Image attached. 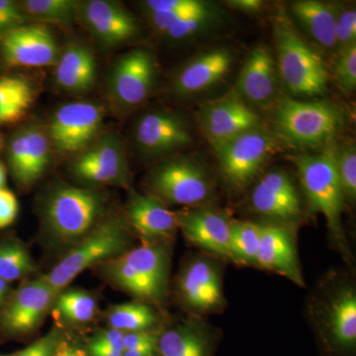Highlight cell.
<instances>
[{"mask_svg":"<svg viewBox=\"0 0 356 356\" xmlns=\"http://www.w3.org/2000/svg\"><path fill=\"white\" fill-rule=\"evenodd\" d=\"M273 33L281 83L299 97L322 95L330 76L323 58L306 43L284 13L274 18Z\"/></svg>","mask_w":356,"mask_h":356,"instance_id":"6da1fadb","label":"cell"},{"mask_svg":"<svg viewBox=\"0 0 356 356\" xmlns=\"http://www.w3.org/2000/svg\"><path fill=\"white\" fill-rule=\"evenodd\" d=\"M76 243L51 273L43 276L58 294L86 269L128 252L131 238L126 222L111 217L98 222Z\"/></svg>","mask_w":356,"mask_h":356,"instance_id":"7a4b0ae2","label":"cell"},{"mask_svg":"<svg viewBox=\"0 0 356 356\" xmlns=\"http://www.w3.org/2000/svg\"><path fill=\"white\" fill-rule=\"evenodd\" d=\"M343 125V114L330 102L286 98L278 103L274 112L278 135L296 146H325Z\"/></svg>","mask_w":356,"mask_h":356,"instance_id":"3957f363","label":"cell"},{"mask_svg":"<svg viewBox=\"0 0 356 356\" xmlns=\"http://www.w3.org/2000/svg\"><path fill=\"white\" fill-rule=\"evenodd\" d=\"M105 273L131 294L159 301L165 296L168 283V250L161 242L147 243L106 262Z\"/></svg>","mask_w":356,"mask_h":356,"instance_id":"277c9868","label":"cell"},{"mask_svg":"<svg viewBox=\"0 0 356 356\" xmlns=\"http://www.w3.org/2000/svg\"><path fill=\"white\" fill-rule=\"evenodd\" d=\"M292 161L312 209L325 217L327 228L337 240L343 238L341 219L344 197L334 149H327L317 154H297Z\"/></svg>","mask_w":356,"mask_h":356,"instance_id":"5b68a950","label":"cell"},{"mask_svg":"<svg viewBox=\"0 0 356 356\" xmlns=\"http://www.w3.org/2000/svg\"><path fill=\"white\" fill-rule=\"evenodd\" d=\"M104 197L93 189L64 186L51 194L44 222L58 241L76 243L96 226L104 209Z\"/></svg>","mask_w":356,"mask_h":356,"instance_id":"8992f818","label":"cell"},{"mask_svg":"<svg viewBox=\"0 0 356 356\" xmlns=\"http://www.w3.org/2000/svg\"><path fill=\"white\" fill-rule=\"evenodd\" d=\"M158 69L156 58L147 49H133L115 62L107 91L112 105L120 111L136 108L151 95Z\"/></svg>","mask_w":356,"mask_h":356,"instance_id":"52a82bcc","label":"cell"},{"mask_svg":"<svg viewBox=\"0 0 356 356\" xmlns=\"http://www.w3.org/2000/svg\"><path fill=\"white\" fill-rule=\"evenodd\" d=\"M274 149V140L261 126L215 147L222 175L229 184L243 187L261 170Z\"/></svg>","mask_w":356,"mask_h":356,"instance_id":"ba28073f","label":"cell"},{"mask_svg":"<svg viewBox=\"0 0 356 356\" xmlns=\"http://www.w3.org/2000/svg\"><path fill=\"white\" fill-rule=\"evenodd\" d=\"M151 186L161 201L179 206H195L212 194L205 170L186 159H177L158 166L152 173Z\"/></svg>","mask_w":356,"mask_h":356,"instance_id":"9c48e42d","label":"cell"},{"mask_svg":"<svg viewBox=\"0 0 356 356\" xmlns=\"http://www.w3.org/2000/svg\"><path fill=\"white\" fill-rule=\"evenodd\" d=\"M105 112L93 102L67 103L56 110L49 127L51 146L63 154L83 152L93 144L102 127Z\"/></svg>","mask_w":356,"mask_h":356,"instance_id":"30bf717a","label":"cell"},{"mask_svg":"<svg viewBox=\"0 0 356 356\" xmlns=\"http://www.w3.org/2000/svg\"><path fill=\"white\" fill-rule=\"evenodd\" d=\"M0 56L8 67H40L57 64L60 50L48 26L35 23L1 34Z\"/></svg>","mask_w":356,"mask_h":356,"instance_id":"8fae6325","label":"cell"},{"mask_svg":"<svg viewBox=\"0 0 356 356\" xmlns=\"http://www.w3.org/2000/svg\"><path fill=\"white\" fill-rule=\"evenodd\" d=\"M58 295L43 277L21 285L0 308V331L7 336L34 332Z\"/></svg>","mask_w":356,"mask_h":356,"instance_id":"7c38bea8","label":"cell"},{"mask_svg":"<svg viewBox=\"0 0 356 356\" xmlns=\"http://www.w3.org/2000/svg\"><path fill=\"white\" fill-rule=\"evenodd\" d=\"M198 122L213 149L261 126L259 117L238 95L204 105L199 110Z\"/></svg>","mask_w":356,"mask_h":356,"instance_id":"4fadbf2b","label":"cell"},{"mask_svg":"<svg viewBox=\"0 0 356 356\" xmlns=\"http://www.w3.org/2000/svg\"><path fill=\"white\" fill-rule=\"evenodd\" d=\"M72 172L88 184L127 185L130 181L125 149L115 136L103 138L81 152Z\"/></svg>","mask_w":356,"mask_h":356,"instance_id":"5bb4252c","label":"cell"},{"mask_svg":"<svg viewBox=\"0 0 356 356\" xmlns=\"http://www.w3.org/2000/svg\"><path fill=\"white\" fill-rule=\"evenodd\" d=\"M315 322L321 334L341 350H350L356 344V292L341 283L318 304Z\"/></svg>","mask_w":356,"mask_h":356,"instance_id":"9a60e30c","label":"cell"},{"mask_svg":"<svg viewBox=\"0 0 356 356\" xmlns=\"http://www.w3.org/2000/svg\"><path fill=\"white\" fill-rule=\"evenodd\" d=\"M51 151L48 133L38 126H27L14 134L7 154L15 181L24 187L35 184L50 165Z\"/></svg>","mask_w":356,"mask_h":356,"instance_id":"2e32d148","label":"cell"},{"mask_svg":"<svg viewBox=\"0 0 356 356\" xmlns=\"http://www.w3.org/2000/svg\"><path fill=\"white\" fill-rule=\"evenodd\" d=\"M79 13L96 41L106 48L130 41L140 31L137 19L117 2L90 0L79 4Z\"/></svg>","mask_w":356,"mask_h":356,"instance_id":"e0dca14e","label":"cell"},{"mask_svg":"<svg viewBox=\"0 0 356 356\" xmlns=\"http://www.w3.org/2000/svg\"><path fill=\"white\" fill-rule=\"evenodd\" d=\"M135 140L143 153L161 156L188 146L192 137L186 122L179 115L170 111H152L138 122Z\"/></svg>","mask_w":356,"mask_h":356,"instance_id":"ac0fdd59","label":"cell"},{"mask_svg":"<svg viewBox=\"0 0 356 356\" xmlns=\"http://www.w3.org/2000/svg\"><path fill=\"white\" fill-rule=\"evenodd\" d=\"M252 206L262 216L290 222L301 215V200L294 182L286 172L273 170L255 185Z\"/></svg>","mask_w":356,"mask_h":356,"instance_id":"d6986e66","label":"cell"},{"mask_svg":"<svg viewBox=\"0 0 356 356\" xmlns=\"http://www.w3.org/2000/svg\"><path fill=\"white\" fill-rule=\"evenodd\" d=\"M280 79L277 65L268 47H255L243 65L236 92L241 99L255 105H267L277 95Z\"/></svg>","mask_w":356,"mask_h":356,"instance_id":"ffe728a7","label":"cell"},{"mask_svg":"<svg viewBox=\"0 0 356 356\" xmlns=\"http://www.w3.org/2000/svg\"><path fill=\"white\" fill-rule=\"evenodd\" d=\"M178 291L185 305L199 313L217 311L224 305L219 271L207 259H195L185 267Z\"/></svg>","mask_w":356,"mask_h":356,"instance_id":"44dd1931","label":"cell"},{"mask_svg":"<svg viewBox=\"0 0 356 356\" xmlns=\"http://www.w3.org/2000/svg\"><path fill=\"white\" fill-rule=\"evenodd\" d=\"M233 60V53L226 48L199 54L175 74L173 91L178 95H191L212 88L229 74Z\"/></svg>","mask_w":356,"mask_h":356,"instance_id":"7402d4cb","label":"cell"},{"mask_svg":"<svg viewBox=\"0 0 356 356\" xmlns=\"http://www.w3.org/2000/svg\"><path fill=\"white\" fill-rule=\"evenodd\" d=\"M177 228L185 238L211 254L231 259V222L210 209H194L177 213Z\"/></svg>","mask_w":356,"mask_h":356,"instance_id":"603a6c76","label":"cell"},{"mask_svg":"<svg viewBox=\"0 0 356 356\" xmlns=\"http://www.w3.org/2000/svg\"><path fill=\"white\" fill-rule=\"evenodd\" d=\"M255 266L280 274L304 286L298 254L291 232L282 226H261V243Z\"/></svg>","mask_w":356,"mask_h":356,"instance_id":"cb8c5ba5","label":"cell"},{"mask_svg":"<svg viewBox=\"0 0 356 356\" xmlns=\"http://www.w3.org/2000/svg\"><path fill=\"white\" fill-rule=\"evenodd\" d=\"M127 214L131 226L149 243L170 238L177 229V213L168 210L156 196L134 194Z\"/></svg>","mask_w":356,"mask_h":356,"instance_id":"d4e9b609","label":"cell"},{"mask_svg":"<svg viewBox=\"0 0 356 356\" xmlns=\"http://www.w3.org/2000/svg\"><path fill=\"white\" fill-rule=\"evenodd\" d=\"M97 63L93 51L83 44H72L60 53L56 64V83L60 88L81 95L95 86Z\"/></svg>","mask_w":356,"mask_h":356,"instance_id":"484cf974","label":"cell"},{"mask_svg":"<svg viewBox=\"0 0 356 356\" xmlns=\"http://www.w3.org/2000/svg\"><path fill=\"white\" fill-rule=\"evenodd\" d=\"M336 6L317 0H300L291 4V14L307 34L325 49L337 48Z\"/></svg>","mask_w":356,"mask_h":356,"instance_id":"4316f807","label":"cell"},{"mask_svg":"<svg viewBox=\"0 0 356 356\" xmlns=\"http://www.w3.org/2000/svg\"><path fill=\"white\" fill-rule=\"evenodd\" d=\"M161 356H211L209 336L202 325L185 323L159 334Z\"/></svg>","mask_w":356,"mask_h":356,"instance_id":"83f0119b","label":"cell"},{"mask_svg":"<svg viewBox=\"0 0 356 356\" xmlns=\"http://www.w3.org/2000/svg\"><path fill=\"white\" fill-rule=\"evenodd\" d=\"M34 84L19 74L0 76V126L20 121L35 100Z\"/></svg>","mask_w":356,"mask_h":356,"instance_id":"f1b7e54d","label":"cell"},{"mask_svg":"<svg viewBox=\"0 0 356 356\" xmlns=\"http://www.w3.org/2000/svg\"><path fill=\"white\" fill-rule=\"evenodd\" d=\"M143 6L152 26L161 35H165L184 16L205 10L213 6L201 0H147Z\"/></svg>","mask_w":356,"mask_h":356,"instance_id":"f546056e","label":"cell"},{"mask_svg":"<svg viewBox=\"0 0 356 356\" xmlns=\"http://www.w3.org/2000/svg\"><path fill=\"white\" fill-rule=\"evenodd\" d=\"M156 313L143 302H129L112 307L108 313L111 329L126 332L152 331L156 324Z\"/></svg>","mask_w":356,"mask_h":356,"instance_id":"4dcf8cb0","label":"cell"},{"mask_svg":"<svg viewBox=\"0 0 356 356\" xmlns=\"http://www.w3.org/2000/svg\"><path fill=\"white\" fill-rule=\"evenodd\" d=\"M20 6L28 18L39 22L69 26L79 14V4L72 0H27Z\"/></svg>","mask_w":356,"mask_h":356,"instance_id":"1f68e13d","label":"cell"},{"mask_svg":"<svg viewBox=\"0 0 356 356\" xmlns=\"http://www.w3.org/2000/svg\"><path fill=\"white\" fill-rule=\"evenodd\" d=\"M259 243L261 225L250 222H231L229 252L232 261L255 266Z\"/></svg>","mask_w":356,"mask_h":356,"instance_id":"d6a6232c","label":"cell"},{"mask_svg":"<svg viewBox=\"0 0 356 356\" xmlns=\"http://www.w3.org/2000/svg\"><path fill=\"white\" fill-rule=\"evenodd\" d=\"M35 270V264L27 248L18 241L0 243V278L10 283Z\"/></svg>","mask_w":356,"mask_h":356,"instance_id":"836d02e7","label":"cell"},{"mask_svg":"<svg viewBox=\"0 0 356 356\" xmlns=\"http://www.w3.org/2000/svg\"><path fill=\"white\" fill-rule=\"evenodd\" d=\"M56 310L72 323H88L95 316L96 301L89 293L81 290L60 292L56 299Z\"/></svg>","mask_w":356,"mask_h":356,"instance_id":"e575fe53","label":"cell"},{"mask_svg":"<svg viewBox=\"0 0 356 356\" xmlns=\"http://www.w3.org/2000/svg\"><path fill=\"white\" fill-rule=\"evenodd\" d=\"M337 175L343 189L344 200L355 204L356 199V149L348 143L334 151Z\"/></svg>","mask_w":356,"mask_h":356,"instance_id":"d590c367","label":"cell"},{"mask_svg":"<svg viewBox=\"0 0 356 356\" xmlns=\"http://www.w3.org/2000/svg\"><path fill=\"white\" fill-rule=\"evenodd\" d=\"M218 13L214 6H211L205 10L189 14L184 18L177 21L165 33V36L172 41H182L203 31L205 28L209 27L215 20H217Z\"/></svg>","mask_w":356,"mask_h":356,"instance_id":"8d00e7d4","label":"cell"},{"mask_svg":"<svg viewBox=\"0 0 356 356\" xmlns=\"http://www.w3.org/2000/svg\"><path fill=\"white\" fill-rule=\"evenodd\" d=\"M332 76L337 86L343 90H355L356 43L339 50L332 67Z\"/></svg>","mask_w":356,"mask_h":356,"instance_id":"74e56055","label":"cell"},{"mask_svg":"<svg viewBox=\"0 0 356 356\" xmlns=\"http://www.w3.org/2000/svg\"><path fill=\"white\" fill-rule=\"evenodd\" d=\"M337 51L356 43V11L346 8L337 13L336 26Z\"/></svg>","mask_w":356,"mask_h":356,"instance_id":"f35d334b","label":"cell"},{"mask_svg":"<svg viewBox=\"0 0 356 356\" xmlns=\"http://www.w3.org/2000/svg\"><path fill=\"white\" fill-rule=\"evenodd\" d=\"M64 337L62 332L54 329L24 350L8 356H53Z\"/></svg>","mask_w":356,"mask_h":356,"instance_id":"ab89813d","label":"cell"},{"mask_svg":"<svg viewBox=\"0 0 356 356\" xmlns=\"http://www.w3.org/2000/svg\"><path fill=\"white\" fill-rule=\"evenodd\" d=\"M27 16L17 2L0 0V34L25 24Z\"/></svg>","mask_w":356,"mask_h":356,"instance_id":"60d3db41","label":"cell"},{"mask_svg":"<svg viewBox=\"0 0 356 356\" xmlns=\"http://www.w3.org/2000/svg\"><path fill=\"white\" fill-rule=\"evenodd\" d=\"M18 214V201L13 192L0 189V229L15 221Z\"/></svg>","mask_w":356,"mask_h":356,"instance_id":"b9f144b4","label":"cell"},{"mask_svg":"<svg viewBox=\"0 0 356 356\" xmlns=\"http://www.w3.org/2000/svg\"><path fill=\"white\" fill-rule=\"evenodd\" d=\"M124 332L111 329L104 330L96 334L91 339L88 346H97V348H108V350L119 351L123 353Z\"/></svg>","mask_w":356,"mask_h":356,"instance_id":"7bdbcfd3","label":"cell"},{"mask_svg":"<svg viewBox=\"0 0 356 356\" xmlns=\"http://www.w3.org/2000/svg\"><path fill=\"white\" fill-rule=\"evenodd\" d=\"M53 356H89L84 346L72 339H63Z\"/></svg>","mask_w":356,"mask_h":356,"instance_id":"ee69618b","label":"cell"},{"mask_svg":"<svg viewBox=\"0 0 356 356\" xmlns=\"http://www.w3.org/2000/svg\"><path fill=\"white\" fill-rule=\"evenodd\" d=\"M229 7L236 10L247 13H257L261 10L264 2L261 0H231L227 2Z\"/></svg>","mask_w":356,"mask_h":356,"instance_id":"f6af8a7d","label":"cell"},{"mask_svg":"<svg viewBox=\"0 0 356 356\" xmlns=\"http://www.w3.org/2000/svg\"><path fill=\"white\" fill-rule=\"evenodd\" d=\"M156 353H158V343L124 350L122 356H156Z\"/></svg>","mask_w":356,"mask_h":356,"instance_id":"bcb514c9","label":"cell"},{"mask_svg":"<svg viewBox=\"0 0 356 356\" xmlns=\"http://www.w3.org/2000/svg\"><path fill=\"white\" fill-rule=\"evenodd\" d=\"M9 293H10L9 283L0 278V308L4 305L6 300L8 299Z\"/></svg>","mask_w":356,"mask_h":356,"instance_id":"7dc6e473","label":"cell"},{"mask_svg":"<svg viewBox=\"0 0 356 356\" xmlns=\"http://www.w3.org/2000/svg\"><path fill=\"white\" fill-rule=\"evenodd\" d=\"M6 166L0 161V189L6 188Z\"/></svg>","mask_w":356,"mask_h":356,"instance_id":"c3c4849f","label":"cell"},{"mask_svg":"<svg viewBox=\"0 0 356 356\" xmlns=\"http://www.w3.org/2000/svg\"><path fill=\"white\" fill-rule=\"evenodd\" d=\"M2 147V138L1 136H0V149Z\"/></svg>","mask_w":356,"mask_h":356,"instance_id":"681fc988","label":"cell"},{"mask_svg":"<svg viewBox=\"0 0 356 356\" xmlns=\"http://www.w3.org/2000/svg\"><path fill=\"white\" fill-rule=\"evenodd\" d=\"M0 356H7V355H0Z\"/></svg>","mask_w":356,"mask_h":356,"instance_id":"f907efd6","label":"cell"},{"mask_svg":"<svg viewBox=\"0 0 356 356\" xmlns=\"http://www.w3.org/2000/svg\"><path fill=\"white\" fill-rule=\"evenodd\" d=\"M7 356H8V355H7Z\"/></svg>","mask_w":356,"mask_h":356,"instance_id":"816d5d0a","label":"cell"}]
</instances>
